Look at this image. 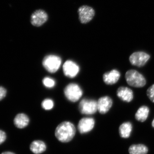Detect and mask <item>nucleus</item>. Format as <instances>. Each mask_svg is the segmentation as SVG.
<instances>
[{
  "mask_svg": "<svg viewBox=\"0 0 154 154\" xmlns=\"http://www.w3.org/2000/svg\"><path fill=\"white\" fill-rule=\"evenodd\" d=\"M147 95L150 100L154 103V84L148 89L147 91Z\"/></svg>",
  "mask_w": 154,
  "mask_h": 154,
  "instance_id": "412c9836",
  "label": "nucleus"
},
{
  "mask_svg": "<svg viewBox=\"0 0 154 154\" xmlns=\"http://www.w3.org/2000/svg\"><path fill=\"white\" fill-rule=\"evenodd\" d=\"M1 154H15L14 152H4L2 153Z\"/></svg>",
  "mask_w": 154,
  "mask_h": 154,
  "instance_id": "b1692460",
  "label": "nucleus"
},
{
  "mask_svg": "<svg viewBox=\"0 0 154 154\" xmlns=\"http://www.w3.org/2000/svg\"><path fill=\"white\" fill-rule=\"evenodd\" d=\"M120 77V73L116 69H113L105 73L103 76V81L107 85H113L118 82Z\"/></svg>",
  "mask_w": 154,
  "mask_h": 154,
  "instance_id": "ddd939ff",
  "label": "nucleus"
},
{
  "mask_svg": "<svg viewBox=\"0 0 154 154\" xmlns=\"http://www.w3.org/2000/svg\"><path fill=\"white\" fill-rule=\"evenodd\" d=\"M116 95L119 99L124 102H131L134 98L132 90L127 87H119L117 90Z\"/></svg>",
  "mask_w": 154,
  "mask_h": 154,
  "instance_id": "f8f14e48",
  "label": "nucleus"
},
{
  "mask_svg": "<svg viewBox=\"0 0 154 154\" xmlns=\"http://www.w3.org/2000/svg\"><path fill=\"white\" fill-rule=\"evenodd\" d=\"M152 126L154 128V119L152 121Z\"/></svg>",
  "mask_w": 154,
  "mask_h": 154,
  "instance_id": "393cba45",
  "label": "nucleus"
},
{
  "mask_svg": "<svg viewBox=\"0 0 154 154\" xmlns=\"http://www.w3.org/2000/svg\"><path fill=\"white\" fill-rule=\"evenodd\" d=\"M125 78L128 84L134 88H142L146 83L144 77L135 70L128 71L125 73Z\"/></svg>",
  "mask_w": 154,
  "mask_h": 154,
  "instance_id": "f03ea898",
  "label": "nucleus"
},
{
  "mask_svg": "<svg viewBox=\"0 0 154 154\" xmlns=\"http://www.w3.org/2000/svg\"><path fill=\"white\" fill-rule=\"evenodd\" d=\"M113 105L112 99L108 96L99 98L97 101V108L101 114H105L110 110Z\"/></svg>",
  "mask_w": 154,
  "mask_h": 154,
  "instance_id": "9d476101",
  "label": "nucleus"
},
{
  "mask_svg": "<svg viewBox=\"0 0 154 154\" xmlns=\"http://www.w3.org/2000/svg\"><path fill=\"white\" fill-rule=\"evenodd\" d=\"M95 123L94 119L89 117L82 119L78 124V129L81 134L87 133L94 128Z\"/></svg>",
  "mask_w": 154,
  "mask_h": 154,
  "instance_id": "9b49d317",
  "label": "nucleus"
},
{
  "mask_svg": "<svg viewBox=\"0 0 154 154\" xmlns=\"http://www.w3.org/2000/svg\"><path fill=\"white\" fill-rule=\"evenodd\" d=\"M42 83L45 87L48 88H52L55 86V80L49 77L44 78L42 80Z\"/></svg>",
  "mask_w": 154,
  "mask_h": 154,
  "instance_id": "aec40b11",
  "label": "nucleus"
},
{
  "mask_svg": "<svg viewBox=\"0 0 154 154\" xmlns=\"http://www.w3.org/2000/svg\"><path fill=\"white\" fill-rule=\"evenodd\" d=\"M7 94V91L5 88L0 86V101L4 99Z\"/></svg>",
  "mask_w": 154,
  "mask_h": 154,
  "instance_id": "5701e85b",
  "label": "nucleus"
},
{
  "mask_svg": "<svg viewBox=\"0 0 154 154\" xmlns=\"http://www.w3.org/2000/svg\"><path fill=\"white\" fill-rule=\"evenodd\" d=\"M42 107L45 110H51L54 106V103L52 99H44L42 102Z\"/></svg>",
  "mask_w": 154,
  "mask_h": 154,
  "instance_id": "6ab92c4d",
  "label": "nucleus"
},
{
  "mask_svg": "<svg viewBox=\"0 0 154 154\" xmlns=\"http://www.w3.org/2000/svg\"><path fill=\"white\" fill-rule=\"evenodd\" d=\"M128 152L130 154H147L148 149L144 145L141 144L133 145L130 147Z\"/></svg>",
  "mask_w": 154,
  "mask_h": 154,
  "instance_id": "a211bd4d",
  "label": "nucleus"
},
{
  "mask_svg": "<svg viewBox=\"0 0 154 154\" xmlns=\"http://www.w3.org/2000/svg\"><path fill=\"white\" fill-rule=\"evenodd\" d=\"M75 128L69 122H63L58 125L56 129V137L60 141L67 143L70 141L75 134Z\"/></svg>",
  "mask_w": 154,
  "mask_h": 154,
  "instance_id": "f257e3e1",
  "label": "nucleus"
},
{
  "mask_svg": "<svg viewBox=\"0 0 154 154\" xmlns=\"http://www.w3.org/2000/svg\"><path fill=\"white\" fill-rule=\"evenodd\" d=\"M61 63V58L58 56L54 54L46 56L42 60V65L44 68L51 73L57 71Z\"/></svg>",
  "mask_w": 154,
  "mask_h": 154,
  "instance_id": "7ed1b4c3",
  "label": "nucleus"
},
{
  "mask_svg": "<svg viewBox=\"0 0 154 154\" xmlns=\"http://www.w3.org/2000/svg\"><path fill=\"white\" fill-rule=\"evenodd\" d=\"M79 19L82 24H86L91 22L95 15V11L89 6H81L78 10Z\"/></svg>",
  "mask_w": 154,
  "mask_h": 154,
  "instance_id": "0eeeda50",
  "label": "nucleus"
},
{
  "mask_svg": "<svg viewBox=\"0 0 154 154\" xmlns=\"http://www.w3.org/2000/svg\"><path fill=\"white\" fill-rule=\"evenodd\" d=\"M48 15L45 11L38 10L34 11L30 17V22L33 26L39 27L48 21Z\"/></svg>",
  "mask_w": 154,
  "mask_h": 154,
  "instance_id": "6e6552de",
  "label": "nucleus"
},
{
  "mask_svg": "<svg viewBox=\"0 0 154 154\" xmlns=\"http://www.w3.org/2000/svg\"><path fill=\"white\" fill-rule=\"evenodd\" d=\"M64 93L68 100L75 102L81 99L82 96L83 91L81 87L77 84L71 83L66 87Z\"/></svg>",
  "mask_w": 154,
  "mask_h": 154,
  "instance_id": "20e7f679",
  "label": "nucleus"
},
{
  "mask_svg": "<svg viewBox=\"0 0 154 154\" xmlns=\"http://www.w3.org/2000/svg\"><path fill=\"white\" fill-rule=\"evenodd\" d=\"M132 125L130 122L122 123L119 128V134L121 137L128 138L130 136L132 131Z\"/></svg>",
  "mask_w": 154,
  "mask_h": 154,
  "instance_id": "dca6fc26",
  "label": "nucleus"
},
{
  "mask_svg": "<svg viewBox=\"0 0 154 154\" xmlns=\"http://www.w3.org/2000/svg\"><path fill=\"white\" fill-rule=\"evenodd\" d=\"M46 149V145L41 140L34 141L30 145V150L35 154L42 153L45 151Z\"/></svg>",
  "mask_w": 154,
  "mask_h": 154,
  "instance_id": "2eb2a0df",
  "label": "nucleus"
},
{
  "mask_svg": "<svg viewBox=\"0 0 154 154\" xmlns=\"http://www.w3.org/2000/svg\"><path fill=\"white\" fill-rule=\"evenodd\" d=\"M149 113V109L146 106H142L139 108L135 117L137 121L143 122L146 120Z\"/></svg>",
  "mask_w": 154,
  "mask_h": 154,
  "instance_id": "f3484780",
  "label": "nucleus"
},
{
  "mask_svg": "<svg viewBox=\"0 0 154 154\" xmlns=\"http://www.w3.org/2000/svg\"><path fill=\"white\" fill-rule=\"evenodd\" d=\"M7 138L6 133L2 130H0V145L3 143Z\"/></svg>",
  "mask_w": 154,
  "mask_h": 154,
  "instance_id": "4be33fe9",
  "label": "nucleus"
},
{
  "mask_svg": "<svg viewBox=\"0 0 154 154\" xmlns=\"http://www.w3.org/2000/svg\"><path fill=\"white\" fill-rule=\"evenodd\" d=\"M150 56L143 51H137L132 54L129 57V61L131 65L134 66L142 67L147 63Z\"/></svg>",
  "mask_w": 154,
  "mask_h": 154,
  "instance_id": "423d86ee",
  "label": "nucleus"
},
{
  "mask_svg": "<svg viewBox=\"0 0 154 154\" xmlns=\"http://www.w3.org/2000/svg\"><path fill=\"white\" fill-rule=\"evenodd\" d=\"M63 69L66 76L74 78L79 72L80 67L73 61L68 60L63 64Z\"/></svg>",
  "mask_w": 154,
  "mask_h": 154,
  "instance_id": "1a4fd4ad",
  "label": "nucleus"
},
{
  "mask_svg": "<svg viewBox=\"0 0 154 154\" xmlns=\"http://www.w3.org/2000/svg\"><path fill=\"white\" fill-rule=\"evenodd\" d=\"M79 109L82 114L92 115L98 110L97 102L94 99H84L80 102Z\"/></svg>",
  "mask_w": 154,
  "mask_h": 154,
  "instance_id": "39448f33",
  "label": "nucleus"
},
{
  "mask_svg": "<svg viewBox=\"0 0 154 154\" xmlns=\"http://www.w3.org/2000/svg\"><path fill=\"white\" fill-rule=\"evenodd\" d=\"M29 119L25 113H19L16 116L14 119L15 126L19 128H23L28 126L29 123Z\"/></svg>",
  "mask_w": 154,
  "mask_h": 154,
  "instance_id": "4468645a",
  "label": "nucleus"
}]
</instances>
